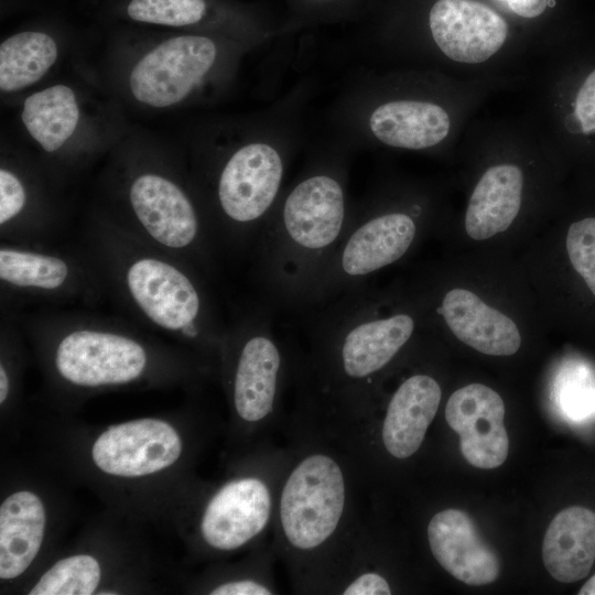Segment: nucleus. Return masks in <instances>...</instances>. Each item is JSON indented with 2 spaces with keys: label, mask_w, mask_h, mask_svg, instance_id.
Instances as JSON below:
<instances>
[{
  "label": "nucleus",
  "mask_w": 595,
  "mask_h": 595,
  "mask_svg": "<svg viewBox=\"0 0 595 595\" xmlns=\"http://www.w3.org/2000/svg\"><path fill=\"white\" fill-rule=\"evenodd\" d=\"M113 298L142 326L198 351L220 354L225 335L207 288L192 264L134 237L110 218L89 224L80 236Z\"/></svg>",
  "instance_id": "1"
},
{
  "label": "nucleus",
  "mask_w": 595,
  "mask_h": 595,
  "mask_svg": "<svg viewBox=\"0 0 595 595\" xmlns=\"http://www.w3.org/2000/svg\"><path fill=\"white\" fill-rule=\"evenodd\" d=\"M365 286L304 312L310 349L301 368L311 399L356 416L371 388L415 332L412 314L382 313Z\"/></svg>",
  "instance_id": "2"
},
{
  "label": "nucleus",
  "mask_w": 595,
  "mask_h": 595,
  "mask_svg": "<svg viewBox=\"0 0 595 595\" xmlns=\"http://www.w3.org/2000/svg\"><path fill=\"white\" fill-rule=\"evenodd\" d=\"M350 219L342 181L328 172L307 175L273 206L251 248L264 302L304 313Z\"/></svg>",
  "instance_id": "3"
},
{
  "label": "nucleus",
  "mask_w": 595,
  "mask_h": 595,
  "mask_svg": "<svg viewBox=\"0 0 595 595\" xmlns=\"http://www.w3.org/2000/svg\"><path fill=\"white\" fill-rule=\"evenodd\" d=\"M6 314L45 348L56 376L72 387L126 386L150 372L155 350L125 320L57 309Z\"/></svg>",
  "instance_id": "4"
},
{
  "label": "nucleus",
  "mask_w": 595,
  "mask_h": 595,
  "mask_svg": "<svg viewBox=\"0 0 595 595\" xmlns=\"http://www.w3.org/2000/svg\"><path fill=\"white\" fill-rule=\"evenodd\" d=\"M350 479L332 450L310 448L282 473L274 510L278 540L305 567L332 549L349 513Z\"/></svg>",
  "instance_id": "5"
},
{
  "label": "nucleus",
  "mask_w": 595,
  "mask_h": 595,
  "mask_svg": "<svg viewBox=\"0 0 595 595\" xmlns=\"http://www.w3.org/2000/svg\"><path fill=\"white\" fill-rule=\"evenodd\" d=\"M1 313L25 306L93 307L107 291L99 270L80 244L75 248L0 242Z\"/></svg>",
  "instance_id": "6"
},
{
  "label": "nucleus",
  "mask_w": 595,
  "mask_h": 595,
  "mask_svg": "<svg viewBox=\"0 0 595 595\" xmlns=\"http://www.w3.org/2000/svg\"><path fill=\"white\" fill-rule=\"evenodd\" d=\"M270 310L264 302L240 313L227 325L220 350L235 414L251 425L270 422L279 411L291 364Z\"/></svg>",
  "instance_id": "7"
},
{
  "label": "nucleus",
  "mask_w": 595,
  "mask_h": 595,
  "mask_svg": "<svg viewBox=\"0 0 595 595\" xmlns=\"http://www.w3.org/2000/svg\"><path fill=\"white\" fill-rule=\"evenodd\" d=\"M284 173L275 148L263 142L246 144L223 164L216 181L219 248L231 252L251 249L275 205Z\"/></svg>",
  "instance_id": "8"
},
{
  "label": "nucleus",
  "mask_w": 595,
  "mask_h": 595,
  "mask_svg": "<svg viewBox=\"0 0 595 595\" xmlns=\"http://www.w3.org/2000/svg\"><path fill=\"white\" fill-rule=\"evenodd\" d=\"M249 474L223 484L207 500L199 520L203 541L214 550L230 552L260 538L275 510L280 477Z\"/></svg>",
  "instance_id": "9"
},
{
  "label": "nucleus",
  "mask_w": 595,
  "mask_h": 595,
  "mask_svg": "<svg viewBox=\"0 0 595 595\" xmlns=\"http://www.w3.org/2000/svg\"><path fill=\"white\" fill-rule=\"evenodd\" d=\"M214 41L203 35L171 37L144 54L133 66L129 87L142 104L165 108L182 101L213 66Z\"/></svg>",
  "instance_id": "10"
},
{
  "label": "nucleus",
  "mask_w": 595,
  "mask_h": 595,
  "mask_svg": "<svg viewBox=\"0 0 595 595\" xmlns=\"http://www.w3.org/2000/svg\"><path fill=\"white\" fill-rule=\"evenodd\" d=\"M182 450V439L170 423L144 418L109 426L93 444L91 457L105 474L141 477L172 466Z\"/></svg>",
  "instance_id": "11"
},
{
  "label": "nucleus",
  "mask_w": 595,
  "mask_h": 595,
  "mask_svg": "<svg viewBox=\"0 0 595 595\" xmlns=\"http://www.w3.org/2000/svg\"><path fill=\"white\" fill-rule=\"evenodd\" d=\"M504 416L501 397L482 383L454 391L445 405V420L459 435L464 458L477 468H496L506 461L509 439Z\"/></svg>",
  "instance_id": "12"
},
{
  "label": "nucleus",
  "mask_w": 595,
  "mask_h": 595,
  "mask_svg": "<svg viewBox=\"0 0 595 595\" xmlns=\"http://www.w3.org/2000/svg\"><path fill=\"white\" fill-rule=\"evenodd\" d=\"M429 26L439 48L466 64L487 61L508 35L505 19L476 0H437L429 12Z\"/></svg>",
  "instance_id": "13"
},
{
  "label": "nucleus",
  "mask_w": 595,
  "mask_h": 595,
  "mask_svg": "<svg viewBox=\"0 0 595 595\" xmlns=\"http://www.w3.org/2000/svg\"><path fill=\"white\" fill-rule=\"evenodd\" d=\"M428 541L437 563L456 580L473 586L490 584L500 573L496 552L483 540L472 518L459 509L436 512Z\"/></svg>",
  "instance_id": "14"
},
{
  "label": "nucleus",
  "mask_w": 595,
  "mask_h": 595,
  "mask_svg": "<svg viewBox=\"0 0 595 595\" xmlns=\"http://www.w3.org/2000/svg\"><path fill=\"white\" fill-rule=\"evenodd\" d=\"M441 397L439 382L425 374H414L398 386L380 430L382 446L390 456L404 459L418 452L437 413Z\"/></svg>",
  "instance_id": "15"
},
{
  "label": "nucleus",
  "mask_w": 595,
  "mask_h": 595,
  "mask_svg": "<svg viewBox=\"0 0 595 595\" xmlns=\"http://www.w3.org/2000/svg\"><path fill=\"white\" fill-rule=\"evenodd\" d=\"M436 312L461 342L479 353L510 356L520 347L516 323L469 290L447 291Z\"/></svg>",
  "instance_id": "16"
},
{
  "label": "nucleus",
  "mask_w": 595,
  "mask_h": 595,
  "mask_svg": "<svg viewBox=\"0 0 595 595\" xmlns=\"http://www.w3.org/2000/svg\"><path fill=\"white\" fill-rule=\"evenodd\" d=\"M542 560L559 582L584 578L595 561V512L581 506L561 510L544 534Z\"/></svg>",
  "instance_id": "17"
},
{
  "label": "nucleus",
  "mask_w": 595,
  "mask_h": 595,
  "mask_svg": "<svg viewBox=\"0 0 595 595\" xmlns=\"http://www.w3.org/2000/svg\"><path fill=\"white\" fill-rule=\"evenodd\" d=\"M45 526L46 511L36 494L19 490L1 502V580H13L26 571L41 549Z\"/></svg>",
  "instance_id": "18"
},
{
  "label": "nucleus",
  "mask_w": 595,
  "mask_h": 595,
  "mask_svg": "<svg viewBox=\"0 0 595 595\" xmlns=\"http://www.w3.org/2000/svg\"><path fill=\"white\" fill-rule=\"evenodd\" d=\"M522 171L512 164L489 167L469 198L465 230L475 240H485L507 230L521 206Z\"/></svg>",
  "instance_id": "19"
},
{
  "label": "nucleus",
  "mask_w": 595,
  "mask_h": 595,
  "mask_svg": "<svg viewBox=\"0 0 595 595\" xmlns=\"http://www.w3.org/2000/svg\"><path fill=\"white\" fill-rule=\"evenodd\" d=\"M372 134L382 143L420 150L440 143L448 134L447 112L439 105L396 100L378 106L369 118Z\"/></svg>",
  "instance_id": "20"
},
{
  "label": "nucleus",
  "mask_w": 595,
  "mask_h": 595,
  "mask_svg": "<svg viewBox=\"0 0 595 595\" xmlns=\"http://www.w3.org/2000/svg\"><path fill=\"white\" fill-rule=\"evenodd\" d=\"M21 119L45 152L57 151L78 123L79 109L73 89L54 85L30 95L23 102Z\"/></svg>",
  "instance_id": "21"
},
{
  "label": "nucleus",
  "mask_w": 595,
  "mask_h": 595,
  "mask_svg": "<svg viewBox=\"0 0 595 595\" xmlns=\"http://www.w3.org/2000/svg\"><path fill=\"white\" fill-rule=\"evenodd\" d=\"M57 45L40 31H23L0 45V89L21 90L40 80L55 63Z\"/></svg>",
  "instance_id": "22"
},
{
  "label": "nucleus",
  "mask_w": 595,
  "mask_h": 595,
  "mask_svg": "<svg viewBox=\"0 0 595 595\" xmlns=\"http://www.w3.org/2000/svg\"><path fill=\"white\" fill-rule=\"evenodd\" d=\"M98 561L88 554L64 558L50 567L30 595H90L100 582Z\"/></svg>",
  "instance_id": "23"
},
{
  "label": "nucleus",
  "mask_w": 595,
  "mask_h": 595,
  "mask_svg": "<svg viewBox=\"0 0 595 595\" xmlns=\"http://www.w3.org/2000/svg\"><path fill=\"white\" fill-rule=\"evenodd\" d=\"M127 14L137 22L167 26L198 23L207 14L206 0H130Z\"/></svg>",
  "instance_id": "24"
},
{
  "label": "nucleus",
  "mask_w": 595,
  "mask_h": 595,
  "mask_svg": "<svg viewBox=\"0 0 595 595\" xmlns=\"http://www.w3.org/2000/svg\"><path fill=\"white\" fill-rule=\"evenodd\" d=\"M566 250L573 268L595 295V217L577 220L570 226Z\"/></svg>",
  "instance_id": "25"
},
{
  "label": "nucleus",
  "mask_w": 595,
  "mask_h": 595,
  "mask_svg": "<svg viewBox=\"0 0 595 595\" xmlns=\"http://www.w3.org/2000/svg\"><path fill=\"white\" fill-rule=\"evenodd\" d=\"M274 582L269 577H246L221 582L209 591L212 595H272Z\"/></svg>",
  "instance_id": "26"
},
{
  "label": "nucleus",
  "mask_w": 595,
  "mask_h": 595,
  "mask_svg": "<svg viewBox=\"0 0 595 595\" xmlns=\"http://www.w3.org/2000/svg\"><path fill=\"white\" fill-rule=\"evenodd\" d=\"M506 2L518 15L523 18H536L544 12L550 0H497Z\"/></svg>",
  "instance_id": "27"
},
{
  "label": "nucleus",
  "mask_w": 595,
  "mask_h": 595,
  "mask_svg": "<svg viewBox=\"0 0 595 595\" xmlns=\"http://www.w3.org/2000/svg\"><path fill=\"white\" fill-rule=\"evenodd\" d=\"M580 595H595V574L581 587Z\"/></svg>",
  "instance_id": "28"
},
{
  "label": "nucleus",
  "mask_w": 595,
  "mask_h": 595,
  "mask_svg": "<svg viewBox=\"0 0 595 595\" xmlns=\"http://www.w3.org/2000/svg\"><path fill=\"white\" fill-rule=\"evenodd\" d=\"M317 1H328V0H317Z\"/></svg>",
  "instance_id": "29"
}]
</instances>
